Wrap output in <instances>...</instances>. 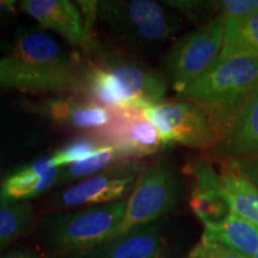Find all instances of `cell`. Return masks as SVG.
Returning a JSON list of instances; mask_svg holds the SVG:
<instances>
[{
    "label": "cell",
    "mask_w": 258,
    "mask_h": 258,
    "mask_svg": "<svg viewBox=\"0 0 258 258\" xmlns=\"http://www.w3.org/2000/svg\"><path fill=\"white\" fill-rule=\"evenodd\" d=\"M85 57L40 29L19 27L0 59V89L22 92H80Z\"/></svg>",
    "instance_id": "1"
},
{
    "label": "cell",
    "mask_w": 258,
    "mask_h": 258,
    "mask_svg": "<svg viewBox=\"0 0 258 258\" xmlns=\"http://www.w3.org/2000/svg\"><path fill=\"white\" fill-rule=\"evenodd\" d=\"M167 80L134 57L103 50L101 44L85 56L79 95L109 109L145 106L164 101Z\"/></svg>",
    "instance_id": "2"
},
{
    "label": "cell",
    "mask_w": 258,
    "mask_h": 258,
    "mask_svg": "<svg viewBox=\"0 0 258 258\" xmlns=\"http://www.w3.org/2000/svg\"><path fill=\"white\" fill-rule=\"evenodd\" d=\"M127 200L78 211L50 212L35 225L41 253L48 258H70L109 239L123 218Z\"/></svg>",
    "instance_id": "3"
},
{
    "label": "cell",
    "mask_w": 258,
    "mask_h": 258,
    "mask_svg": "<svg viewBox=\"0 0 258 258\" xmlns=\"http://www.w3.org/2000/svg\"><path fill=\"white\" fill-rule=\"evenodd\" d=\"M97 18L115 37L139 50L163 46L180 28L176 12L153 0H103Z\"/></svg>",
    "instance_id": "4"
},
{
    "label": "cell",
    "mask_w": 258,
    "mask_h": 258,
    "mask_svg": "<svg viewBox=\"0 0 258 258\" xmlns=\"http://www.w3.org/2000/svg\"><path fill=\"white\" fill-rule=\"evenodd\" d=\"M144 111L165 145L179 144L211 152L228 128L212 106L194 99H164L145 106Z\"/></svg>",
    "instance_id": "5"
},
{
    "label": "cell",
    "mask_w": 258,
    "mask_h": 258,
    "mask_svg": "<svg viewBox=\"0 0 258 258\" xmlns=\"http://www.w3.org/2000/svg\"><path fill=\"white\" fill-rule=\"evenodd\" d=\"M257 84L258 59L234 57L218 61L203 76L177 93V98L206 103L230 127L234 116Z\"/></svg>",
    "instance_id": "6"
},
{
    "label": "cell",
    "mask_w": 258,
    "mask_h": 258,
    "mask_svg": "<svg viewBox=\"0 0 258 258\" xmlns=\"http://www.w3.org/2000/svg\"><path fill=\"white\" fill-rule=\"evenodd\" d=\"M146 169L143 160H122L97 175L51 195L47 202L50 212L91 207L128 200Z\"/></svg>",
    "instance_id": "7"
},
{
    "label": "cell",
    "mask_w": 258,
    "mask_h": 258,
    "mask_svg": "<svg viewBox=\"0 0 258 258\" xmlns=\"http://www.w3.org/2000/svg\"><path fill=\"white\" fill-rule=\"evenodd\" d=\"M178 198L179 182L172 167L164 161L146 166L127 200L123 218L109 239L158 221L175 207Z\"/></svg>",
    "instance_id": "8"
},
{
    "label": "cell",
    "mask_w": 258,
    "mask_h": 258,
    "mask_svg": "<svg viewBox=\"0 0 258 258\" xmlns=\"http://www.w3.org/2000/svg\"><path fill=\"white\" fill-rule=\"evenodd\" d=\"M224 40V17L217 15L184 35L171 47L165 69L172 88L179 93L219 61Z\"/></svg>",
    "instance_id": "9"
},
{
    "label": "cell",
    "mask_w": 258,
    "mask_h": 258,
    "mask_svg": "<svg viewBox=\"0 0 258 258\" xmlns=\"http://www.w3.org/2000/svg\"><path fill=\"white\" fill-rule=\"evenodd\" d=\"M111 111V121L95 135L102 143L115 147L122 160H143L166 146L144 108L125 106Z\"/></svg>",
    "instance_id": "10"
},
{
    "label": "cell",
    "mask_w": 258,
    "mask_h": 258,
    "mask_svg": "<svg viewBox=\"0 0 258 258\" xmlns=\"http://www.w3.org/2000/svg\"><path fill=\"white\" fill-rule=\"evenodd\" d=\"M24 108L54 123L84 134H97L109 124L112 117L111 109L97 104L78 93L43 98L38 102H25Z\"/></svg>",
    "instance_id": "11"
},
{
    "label": "cell",
    "mask_w": 258,
    "mask_h": 258,
    "mask_svg": "<svg viewBox=\"0 0 258 258\" xmlns=\"http://www.w3.org/2000/svg\"><path fill=\"white\" fill-rule=\"evenodd\" d=\"M70 258H170L160 222L141 226Z\"/></svg>",
    "instance_id": "12"
},
{
    "label": "cell",
    "mask_w": 258,
    "mask_h": 258,
    "mask_svg": "<svg viewBox=\"0 0 258 258\" xmlns=\"http://www.w3.org/2000/svg\"><path fill=\"white\" fill-rule=\"evenodd\" d=\"M19 10L30 16L41 29L60 35L70 46H84L86 37L82 10L70 0H23Z\"/></svg>",
    "instance_id": "13"
},
{
    "label": "cell",
    "mask_w": 258,
    "mask_h": 258,
    "mask_svg": "<svg viewBox=\"0 0 258 258\" xmlns=\"http://www.w3.org/2000/svg\"><path fill=\"white\" fill-rule=\"evenodd\" d=\"M211 152L224 161L258 158V84Z\"/></svg>",
    "instance_id": "14"
},
{
    "label": "cell",
    "mask_w": 258,
    "mask_h": 258,
    "mask_svg": "<svg viewBox=\"0 0 258 258\" xmlns=\"http://www.w3.org/2000/svg\"><path fill=\"white\" fill-rule=\"evenodd\" d=\"M61 167L50 157H42L16 167L0 182V205L30 202L55 185Z\"/></svg>",
    "instance_id": "15"
},
{
    "label": "cell",
    "mask_w": 258,
    "mask_h": 258,
    "mask_svg": "<svg viewBox=\"0 0 258 258\" xmlns=\"http://www.w3.org/2000/svg\"><path fill=\"white\" fill-rule=\"evenodd\" d=\"M192 178L189 206L203 225L218 224L230 215L231 209L221 188L220 175L208 160H194L186 166Z\"/></svg>",
    "instance_id": "16"
},
{
    "label": "cell",
    "mask_w": 258,
    "mask_h": 258,
    "mask_svg": "<svg viewBox=\"0 0 258 258\" xmlns=\"http://www.w3.org/2000/svg\"><path fill=\"white\" fill-rule=\"evenodd\" d=\"M201 238L224 245L244 258H252L258 250V226L232 212L218 224L205 226Z\"/></svg>",
    "instance_id": "17"
},
{
    "label": "cell",
    "mask_w": 258,
    "mask_h": 258,
    "mask_svg": "<svg viewBox=\"0 0 258 258\" xmlns=\"http://www.w3.org/2000/svg\"><path fill=\"white\" fill-rule=\"evenodd\" d=\"M258 59V10L245 17H224V40L219 61Z\"/></svg>",
    "instance_id": "18"
},
{
    "label": "cell",
    "mask_w": 258,
    "mask_h": 258,
    "mask_svg": "<svg viewBox=\"0 0 258 258\" xmlns=\"http://www.w3.org/2000/svg\"><path fill=\"white\" fill-rule=\"evenodd\" d=\"M220 180L224 196L232 213L258 226V188L238 171L222 164Z\"/></svg>",
    "instance_id": "19"
},
{
    "label": "cell",
    "mask_w": 258,
    "mask_h": 258,
    "mask_svg": "<svg viewBox=\"0 0 258 258\" xmlns=\"http://www.w3.org/2000/svg\"><path fill=\"white\" fill-rule=\"evenodd\" d=\"M37 215L31 202L0 205V253L35 228Z\"/></svg>",
    "instance_id": "20"
},
{
    "label": "cell",
    "mask_w": 258,
    "mask_h": 258,
    "mask_svg": "<svg viewBox=\"0 0 258 258\" xmlns=\"http://www.w3.org/2000/svg\"><path fill=\"white\" fill-rule=\"evenodd\" d=\"M118 161H122V158L117 150L110 145H105L91 157L71 164L69 166L61 167L55 185L64 186L72 184V183L76 184L80 180L97 175L98 172H101L112 164L118 163Z\"/></svg>",
    "instance_id": "21"
},
{
    "label": "cell",
    "mask_w": 258,
    "mask_h": 258,
    "mask_svg": "<svg viewBox=\"0 0 258 258\" xmlns=\"http://www.w3.org/2000/svg\"><path fill=\"white\" fill-rule=\"evenodd\" d=\"M104 146L105 144L97 135L83 134L54 151L50 158L56 166L64 167L91 157Z\"/></svg>",
    "instance_id": "22"
},
{
    "label": "cell",
    "mask_w": 258,
    "mask_h": 258,
    "mask_svg": "<svg viewBox=\"0 0 258 258\" xmlns=\"http://www.w3.org/2000/svg\"><path fill=\"white\" fill-rule=\"evenodd\" d=\"M17 6L15 0H0V49L9 50L19 29L16 27Z\"/></svg>",
    "instance_id": "23"
},
{
    "label": "cell",
    "mask_w": 258,
    "mask_h": 258,
    "mask_svg": "<svg viewBox=\"0 0 258 258\" xmlns=\"http://www.w3.org/2000/svg\"><path fill=\"white\" fill-rule=\"evenodd\" d=\"M188 258H244L224 245L203 239L199 241L188 254Z\"/></svg>",
    "instance_id": "24"
},
{
    "label": "cell",
    "mask_w": 258,
    "mask_h": 258,
    "mask_svg": "<svg viewBox=\"0 0 258 258\" xmlns=\"http://www.w3.org/2000/svg\"><path fill=\"white\" fill-rule=\"evenodd\" d=\"M222 17L240 18L249 16L258 10V0H224L214 3Z\"/></svg>",
    "instance_id": "25"
},
{
    "label": "cell",
    "mask_w": 258,
    "mask_h": 258,
    "mask_svg": "<svg viewBox=\"0 0 258 258\" xmlns=\"http://www.w3.org/2000/svg\"><path fill=\"white\" fill-rule=\"evenodd\" d=\"M166 5H169L171 9L177 10V12H180L182 15H185L190 19H199L203 17L212 6L213 3H203V2H166Z\"/></svg>",
    "instance_id": "26"
},
{
    "label": "cell",
    "mask_w": 258,
    "mask_h": 258,
    "mask_svg": "<svg viewBox=\"0 0 258 258\" xmlns=\"http://www.w3.org/2000/svg\"><path fill=\"white\" fill-rule=\"evenodd\" d=\"M224 163L233 167L235 171H238L240 175H243L258 188V158L239 161H224Z\"/></svg>",
    "instance_id": "27"
},
{
    "label": "cell",
    "mask_w": 258,
    "mask_h": 258,
    "mask_svg": "<svg viewBox=\"0 0 258 258\" xmlns=\"http://www.w3.org/2000/svg\"><path fill=\"white\" fill-rule=\"evenodd\" d=\"M0 258H48L42 253L30 249H19V247H12V249L5 250L0 253Z\"/></svg>",
    "instance_id": "28"
},
{
    "label": "cell",
    "mask_w": 258,
    "mask_h": 258,
    "mask_svg": "<svg viewBox=\"0 0 258 258\" xmlns=\"http://www.w3.org/2000/svg\"><path fill=\"white\" fill-rule=\"evenodd\" d=\"M252 258H258V250H257V252L253 254V257Z\"/></svg>",
    "instance_id": "29"
},
{
    "label": "cell",
    "mask_w": 258,
    "mask_h": 258,
    "mask_svg": "<svg viewBox=\"0 0 258 258\" xmlns=\"http://www.w3.org/2000/svg\"><path fill=\"white\" fill-rule=\"evenodd\" d=\"M0 182H2V179H0Z\"/></svg>",
    "instance_id": "30"
}]
</instances>
